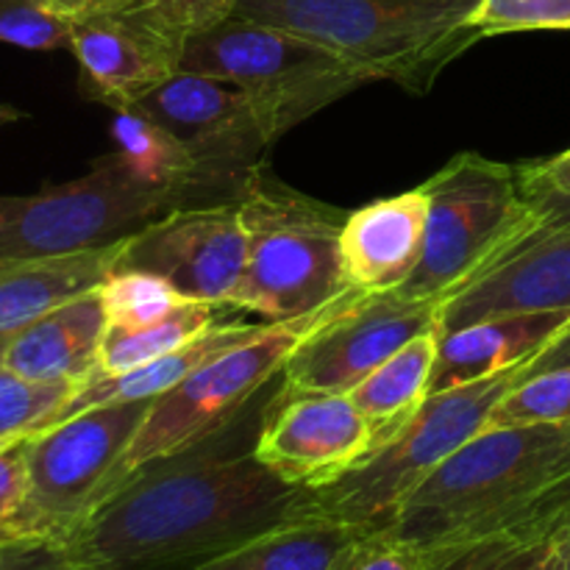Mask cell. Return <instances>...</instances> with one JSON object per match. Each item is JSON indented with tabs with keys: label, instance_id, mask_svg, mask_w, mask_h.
<instances>
[{
	"label": "cell",
	"instance_id": "52a82bcc",
	"mask_svg": "<svg viewBox=\"0 0 570 570\" xmlns=\"http://www.w3.org/2000/svg\"><path fill=\"white\" fill-rule=\"evenodd\" d=\"M154 401L92 406L31 434L26 440L28 495L6 540L72 543L126 484L122 462Z\"/></svg>",
	"mask_w": 570,
	"mask_h": 570
},
{
	"label": "cell",
	"instance_id": "603a6c76",
	"mask_svg": "<svg viewBox=\"0 0 570 570\" xmlns=\"http://www.w3.org/2000/svg\"><path fill=\"white\" fill-rule=\"evenodd\" d=\"M117 154L126 161L134 178L159 193L173 195L178 206L212 204L200 184V170L187 145L139 109L115 111L111 120Z\"/></svg>",
	"mask_w": 570,
	"mask_h": 570
},
{
	"label": "cell",
	"instance_id": "836d02e7",
	"mask_svg": "<svg viewBox=\"0 0 570 570\" xmlns=\"http://www.w3.org/2000/svg\"><path fill=\"white\" fill-rule=\"evenodd\" d=\"M0 570H98L72 543L59 540H0Z\"/></svg>",
	"mask_w": 570,
	"mask_h": 570
},
{
	"label": "cell",
	"instance_id": "e575fe53",
	"mask_svg": "<svg viewBox=\"0 0 570 570\" xmlns=\"http://www.w3.org/2000/svg\"><path fill=\"white\" fill-rule=\"evenodd\" d=\"M28 440V438H26ZM26 440H17L0 449V540H6L11 523L20 515L28 495Z\"/></svg>",
	"mask_w": 570,
	"mask_h": 570
},
{
	"label": "cell",
	"instance_id": "d6a6232c",
	"mask_svg": "<svg viewBox=\"0 0 570 570\" xmlns=\"http://www.w3.org/2000/svg\"><path fill=\"white\" fill-rule=\"evenodd\" d=\"M328 570H434L432 557L390 529H362Z\"/></svg>",
	"mask_w": 570,
	"mask_h": 570
},
{
	"label": "cell",
	"instance_id": "f35d334b",
	"mask_svg": "<svg viewBox=\"0 0 570 570\" xmlns=\"http://www.w3.org/2000/svg\"><path fill=\"white\" fill-rule=\"evenodd\" d=\"M562 365H570V326L549 345V348L543 351V354L534 356L527 367H521V379L551 371V367H562Z\"/></svg>",
	"mask_w": 570,
	"mask_h": 570
},
{
	"label": "cell",
	"instance_id": "9c48e42d",
	"mask_svg": "<svg viewBox=\"0 0 570 570\" xmlns=\"http://www.w3.org/2000/svg\"><path fill=\"white\" fill-rule=\"evenodd\" d=\"M334 304L315 315L295 317V321L265 323L245 343L212 356L184 382L159 395L145 415L142 426L128 449L126 462H122L126 482L139 468L195 449L198 443L232 426L259 399L262 390L282 376V367L289 354L332 312Z\"/></svg>",
	"mask_w": 570,
	"mask_h": 570
},
{
	"label": "cell",
	"instance_id": "8fae6325",
	"mask_svg": "<svg viewBox=\"0 0 570 570\" xmlns=\"http://www.w3.org/2000/svg\"><path fill=\"white\" fill-rule=\"evenodd\" d=\"M131 109L159 120L187 145L212 204L237 200L276 145L248 92L200 72L178 70Z\"/></svg>",
	"mask_w": 570,
	"mask_h": 570
},
{
	"label": "cell",
	"instance_id": "1f68e13d",
	"mask_svg": "<svg viewBox=\"0 0 570 570\" xmlns=\"http://www.w3.org/2000/svg\"><path fill=\"white\" fill-rule=\"evenodd\" d=\"M471 22L482 39L521 31H570V0H482Z\"/></svg>",
	"mask_w": 570,
	"mask_h": 570
},
{
	"label": "cell",
	"instance_id": "60d3db41",
	"mask_svg": "<svg viewBox=\"0 0 570 570\" xmlns=\"http://www.w3.org/2000/svg\"><path fill=\"white\" fill-rule=\"evenodd\" d=\"M560 570H570V532L566 534V546H562V568Z\"/></svg>",
	"mask_w": 570,
	"mask_h": 570
},
{
	"label": "cell",
	"instance_id": "f546056e",
	"mask_svg": "<svg viewBox=\"0 0 570 570\" xmlns=\"http://www.w3.org/2000/svg\"><path fill=\"white\" fill-rule=\"evenodd\" d=\"M566 538H484L432 557L434 570H560Z\"/></svg>",
	"mask_w": 570,
	"mask_h": 570
},
{
	"label": "cell",
	"instance_id": "f1b7e54d",
	"mask_svg": "<svg viewBox=\"0 0 570 570\" xmlns=\"http://www.w3.org/2000/svg\"><path fill=\"white\" fill-rule=\"evenodd\" d=\"M89 0H0V42L26 50L70 48L72 26Z\"/></svg>",
	"mask_w": 570,
	"mask_h": 570
},
{
	"label": "cell",
	"instance_id": "44dd1931",
	"mask_svg": "<svg viewBox=\"0 0 570 570\" xmlns=\"http://www.w3.org/2000/svg\"><path fill=\"white\" fill-rule=\"evenodd\" d=\"M259 328L262 326H254V323L220 321L212 328H206V332L200 334V337H195L193 343L184 345V348L173 351V354L167 356H159V360L148 362V365L134 367V371L128 373H117V376L92 379V382L81 384V387L70 395V401L61 406V412L56 415L53 423L78 415V412L83 410H92V406L159 399L167 390L176 387L178 382H184L189 373H195L200 365H206L212 356L245 343V340H248L250 334L259 332ZM53 423H50V426H53Z\"/></svg>",
	"mask_w": 570,
	"mask_h": 570
},
{
	"label": "cell",
	"instance_id": "d4e9b609",
	"mask_svg": "<svg viewBox=\"0 0 570 570\" xmlns=\"http://www.w3.org/2000/svg\"><path fill=\"white\" fill-rule=\"evenodd\" d=\"M217 321V306L189 301L165 321L145 328H109L100 343V376H117L193 343ZM98 379V376H95Z\"/></svg>",
	"mask_w": 570,
	"mask_h": 570
},
{
	"label": "cell",
	"instance_id": "277c9868",
	"mask_svg": "<svg viewBox=\"0 0 570 570\" xmlns=\"http://www.w3.org/2000/svg\"><path fill=\"white\" fill-rule=\"evenodd\" d=\"M429 220L423 256L406 298L449 304L538 234V204L523 184L521 165L462 150L429 181Z\"/></svg>",
	"mask_w": 570,
	"mask_h": 570
},
{
	"label": "cell",
	"instance_id": "5b68a950",
	"mask_svg": "<svg viewBox=\"0 0 570 570\" xmlns=\"http://www.w3.org/2000/svg\"><path fill=\"white\" fill-rule=\"evenodd\" d=\"M248 262L232 309L267 323L315 315L348 295L343 226L348 212L309 198L259 170L237 198Z\"/></svg>",
	"mask_w": 570,
	"mask_h": 570
},
{
	"label": "cell",
	"instance_id": "d590c367",
	"mask_svg": "<svg viewBox=\"0 0 570 570\" xmlns=\"http://www.w3.org/2000/svg\"><path fill=\"white\" fill-rule=\"evenodd\" d=\"M148 3L156 6L173 26L181 28L187 39L217 26L237 9V0H148Z\"/></svg>",
	"mask_w": 570,
	"mask_h": 570
},
{
	"label": "cell",
	"instance_id": "7a4b0ae2",
	"mask_svg": "<svg viewBox=\"0 0 570 570\" xmlns=\"http://www.w3.org/2000/svg\"><path fill=\"white\" fill-rule=\"evenodd\" d=\"M482 0H237L234 14L301 33L371 81L426 95L445 67L482 42Z\"/></svg>",
	"mask_w": 570,
	"mask_h": 570
},
{
	"label": "cell",
	"instance_id": "8d00e7d4",
	"mask_svg": "<svg viewBox=\"0 0 570 570\" xmlns=\"http://www.w3.org/2000/svg\"><path fill=\"white\" fill-rule=\"evenodd\" d=\"M523 184L534 200L551 198V195H570V148L549 159L523 161Z\"/></svg>",
	"mask_w": 570,
	"mask_h": 570
},
{
	"label": "cell",
	"instance_id": "2e32d148",
	"mask_svg": "<svg viewBox=\"0 0 570 570\" xmlns=\"http://www.w3.org/2000/svg\"><path fill=\"white\" fill-rule=\"evenodd\" d=\"M426 220L429 195L423 184L348 212L343 226V265L351 287L365 295L404 287L423 256Z\"/></svg>",
	"mask_w": 570,
	"mask_h": 570
},
{
	"label": "cell",
	"instance_id": "7bdbcfd3",
	"mask_svg": "<svg viewBox=\"0 0 570 570\" xmlns=\"http://www.w3.org/2000/svg\"><path fill=\"white\" fill-rule=\"evenodd\" d=\"M120 3H139V0H120Z\"/></svg>",
	"mask_w": 570,
	"mask_h": 570
},
{
	"label": "cell",
	"instance_id": "3957f363",
	"mask_svg": "<svg viewBox=\"0 0 570 570\" xmlns=\"http://www.w3.org/2000/svg\"><path fill=\"white\" fill-rule=\"evenodd\" d=\"M570 443V423L488 426L406 499L390 532L429 557L482 540L521 507Z\"/></svg>",
	"mask_w": 570,
	"mask_h": 570
},
{
	"label": "cell",
	"instance_id": "ab89813d",
	"mask_svg": "<svg viewBox=\"0 0 570 570\" xmlns=\"http://www.w3.org/2000/svg\"><path fill=\"white\" fill-rule=\"evenodd\" d=\"M22 111L17 109V106H11V104H0V128H6V126H11V122H17V120H22Z\"/></svg>",
	"mask_w": 570,
	"mask_h": 570
},
{
	"label": "cell",
	"instance_id": "cb8c5ba5",
	"mask_svg": "<svg viewBox=\"0 0 570 570\" xmlns=\"http://www.w3.org/2000/svg\"><path fill=\"white\" fill-rule=\"evenodd\" d=\"M360 532L362 527L334 518L304 515L189 570H328L343 546Z\"/></svg>",
	"mask_w": 570,
	"mask_h": 570
},
{
	"label": "cell",
	"instance_id": "4dcf8cb0",
	"mask_svg": "<svg viewBox=\"0 0 570 570\" xmlns=\"http://www.w3.org/2000/svg\"><path fill=\"white\" fill-rule=\"evenodd\" d=\"M570 423V365L521 379L495 404L488 426Z\"/></svg>",
	"mask_w": 570,
	"mask_h": 570
},
{
	"label": "cell",
	"instance_id": "ba28073f",
	"mask_svg": "<svg viewBox=\"0 0 570 570\" xmlns=\"http://www.w3.org/2000/svg\"><path fill=\"white\" fill-rule=\"evenodd\" d=\"M181 70L220 78L248 92L276 139L367 83L334 50L237 14L193 33L184 45Z\"/></svg>",
	"mask_w": 570,
	"mask_h": 570
},
{
	"label": "cell",
	"instance_id": "83f0119b",
	"mask_svg": "<svg viewBox=\"0 0 570 570\" xmlns=\"http://www.w3.org/2000/svg\"><path fill=\"white\" fill-rule=\"evenodd\" d=\"M76 390V384L31 382L0 367V445L48 429Z\"/></svg>",
	"mask_w": 570,
	"mask_h": 570
},
{
	"label": "cell",
	"instance_id": "5bb4252c",
	"mask_svg": "<svg viewBox=\"0 0 570 570\" xmlns=\"http://www.w3.org/2000/svg\"><path fill=\"white\" fill-rule=\"evenodd\" d=\"M248 262L237 200L178 206L120 243L115 271L165 278L187 301L232 309Z\"/></svg>",
	"mask_w": 570,
	"mask_h": 570
},
{
	"label": "cell",
	"instance_id": "4316f807",
	"mask_svg": "<svg viewBox=\"0 0 570 570\" xmlns=\"http://www.w3.org/2000/svg\"><path fill=\"white\" fill-rule=\"evenodd\" d=\"M570 532V443L554 462L546 482L521 507L501 518L484 538L546 540ZM482 538V540H484ZM462 549V546H460Z\"/></svg>",
	"mask_w": 570,
	"mask_h": 570
},
{
	"label": "cell",
	"instance_id": "30bf717a",
	"mask_svg": "<svg viewBox=\"0 0 570 570\" xmlns=\"http://www.w3.org/2000/svg\"><path fill=\"white\" fill-rule=\"evenodd\" d=\"M170 209L178 200L134 178L111 150L67 184L0 195V259L109 248Z\"/></svg>",
	"mask_w": 570,
	"mask_h": 570
},
{
	"label": "cell",
	"instance_id": "ac0fdd59",
	"mask_svg": "<svg viewBox=\"0 0 570 570\" xmlns=\"http://www.w3.org/2000/svg\"><path fill=\"white\" fill-rule=\"evenodd\" d=\"M570 326V309L501 312L440 332L432 393L521 371Z\"/></svg>",
	"mask_w": 570,
	"mask_h": 570
},
{
	"label": "cell",
	"instance_id": "4fadbf2b",
	"mask_svg": "<svg viewBox=\"0 0 570 570\" xmlns=\"http://www.w3.org/2000/svg\"><path fill=\"white\" fill-rule=\"evenodd\" d=\"M187 33L148 0H89L72 26L83 98L128 111L181 70Z\"/></svg>",
	"mask_w": 570,
	"mask_h": 570
},
{
	"label": "cell",
	"instance_id": "6da1fadb",
	"mask_svg": "<svg viewBox=\"0 0 570 570\" xmlns=\"http://www.w3.org/2000/svg\"><path fill=\"white\" fill-rule=\"evenodd\" d=\"M256 399L232 426L195 449L139 468L72 540L98 570L200 566L256 534L306 515L309 490L295 488L254 454Z\"/></svg>",
	"mask_w": 570,
	"mask_h": 570
},
{
	"label": "cell",
	"instance_id": "e0dca14e",
	"mask_svg": "<svg viewBox=\"0 0 570 570\" xmlns=\"http://www.w3.org/2000/svg\"><path fill=\"white\" fill-rule=\"evenodd\" d=\"M570 309V228L540 234L443 306L440 328L501 312Z\"/></svg>",
	"mask_w": 570,
	"mask_h": 570
},
{
	"label": "cell",
	"instance_id": "d6986e66",
	"mask_svg": "<svg viewBox=\"0 0 570 570\" xmlns=\"http://www.w3.org/2000/svg\"><path fill=\"white\" fill-rule=\"evenodd\" d=\"M106 315L98 289L83 293L11 334L3 367L31 382L81 384L100 376Z\"/></svg>",
	"mask_w": 570,
	"mask_h": 570
},
{
	"label": "cell",
	"instance_id": "9a60e30c",
	"mask_svg": "<svg viewBox=\"0 0 570 570\" xmlns=\"http://www.w3.org/2000/svg\"><path fill=\"white\" fill-rule=\"evenodd\" d=\"M371 426L348 393H278L267 404L254 454L284 482L321 490L360 465Z\"/></svg>",
	"mask_w": 570,
	"mask_h": 570
},
{
	"label": "cell",
	"instance_id": "ffe728a7",
	"mask_svg": "<svg viewBox=\"0 0 570 570\" xmlns=\"http://www.w3.org/2000/svg\"><path fill=\"white\" fill-rule=\"evenodd\" d=\"M120 243L65 256L0 259V337H11L56 306L98 289L115 273Z\"/></svg>",
	"mask_w": 570,
	"mask_h": 570
},
{
	"label": "cell",
	"instance_id": "b9f144b4",
	"mask_svg": "<svg viewBox=\"0 0 570 570\" xmlns=\"http://www.w3.org/2000/svg\"><path fill=\"white\" fill-rule=\"evenodd\" d=\"M11 337H0V367H3V356H6V345H9Z\"/></svg>",
	"mask_w": 570,
	"mask_h": 570
},
{
	"label": "cell",
	"instance_id": "ee69618b",
	"mask_svg": "<svg viewBox=\"0 0 570 570\" xmlns=\"http://www.w3.org/2000/svg\"><path fill=\"white\" fill-rule=\"evenodd\" d=\"M0 449H3V445H0Z\"/></svg>",
	"mask_w": 570,
	"mask_h": 570
},
{
	"label": "cell",
	"instance_id": "484cf974",
	"mask_svg": "<svg viewBox=\"0 0 570 570\" xmlns=\"http://www.w3.org/2000/svg\"><path fill=\"white\" fill-rule=\"evenodd\" d=\"M109 328H145L189 304L173 284L145 271H115L98 287Z\"/></svg>",
	"mask_w": 570,
	"mask_h": 570
},
{
	"label": "cell",
	"instance_id": "8992f818",
	"mask_svg": "<svg viewBox=\"0 0 570 570\" xmlns=\"http://www.w3.org/2000/svg\"><path fill=\"white\" fill-rule=\"evenodd\" d=\"M518 382L521 371H507L432 393L393 440L373 449L334 484L309 490L306 515L334 518L362 529H387L406 499L456 449L488 429L495 404Z\"/></svg>",
	"mask_w": 570,
	"mask_h": 570
},
{
	"label": "cell",
	"instance_id": "7402d4cb",
	"mask_svg": "<svg viewBox=\"0 0 570 570\" xmlns=\"http://www.w3.org/2000/svg\"><path fill=\"white\" fill-rule=\"evenodd\" d=\"M440 332L443 328L434 326L421 337L410 340L348 393L356 410L365 415L376 449L393 440L432 395Z\"/></svg>",
	"mask_w": 570,
	"mask_h": 570
},
{
	"label": "cell",
	"instance_id": "7c38bea8",
	"mask_svg": "<svg viewBox=\"0 0 570 570\" xmlns=\"http://www.w3.org/2000/svg\"><path fill=\"white\" fill-rule=\"evenodd\" d=\"M438 301L395 293L365 295L351 289L301 340L282 367L284 393H351L410 340L440 326Z\"/></svg>",
	"mask_w": 570,
	"mask_h": 570
},
{
	"label": "cell",
	"instance_id": "74e56055",
	"mask_svg": "<svg viewBox=\"0 0 570 570\" xmlns=\"http://www.w3.org/2000/svg\"><path fill=\"white\" fill-rule=\"evenodd\" d=\"M540 215V228L534 237L549 232H560V228H570V195H551V198L534 200Z\"/></svg>",
	"mask_w": 570,
	"mask_h": 570
}]
</instances>
